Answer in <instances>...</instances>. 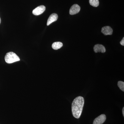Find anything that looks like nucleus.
<instances>
[{"label": "nucleus", "mask_w": 124, "mask_h": 124, "mask_svg": "<svg viewBox=\"0 0 124 124\" xmlns=\"http://www.w3.org/2000/svg\"><path fill=\"white\" fill-rule=\"evenodd\" d=\"M101 32L105 35H112L113 30L110 26H105L102 28Z\"/></svg>", "instance_id": "obj_7"}, {"label": "nucleus", "mask_w": 124, "mask_h": 124, "mask_svg": "<svg viewBox=\"0 0 124 124\" xmlns=\"http://www.w3.org/2000/svg\"><path fill=\"white\" fill-rule=\"evenodd\" d=\"M58 18V16L56 14H52L50 16L48 20H47V25L49 26L52 23L55 22L57 20Z\"/></svg>", "instance_id": "obj_8"}, {"label": "nucleus", "mask_w": 124, "mask_h": 124, "mask_svg": "<svg viewBox=\"0 0 124 124\" xmlns=\"http://www.w3.org/2000/svg\"><path fill=\"white\" fill-rule=\"evenodd\" d=\"M89 3L93 7H97L99 5V0H89Z\"/></svg>", "instance_id": "obj_10"}, {"label": "nucleus", "mask_w": 124, "mask_h": 124, "mask_svg": "<svg viewBox=\"0 0 124 124\" xmlns=\"http://www.w3.org/2000/svg\"><path fill=\"white\" fill-rule=\"evenodd\" d=\"M106 119V116L104 114H102L94 120L93 124H102Z\"/></svg>", "instance_id": "obj_4"}, {"label": "nucleus", "mask_w": 124, "mask_h": 124, "mask_svg": "<svg viewBox=\"0 0 124 124\" xmlns=\"http://www.w3.org/2000/svg\"><path fill=\"white\" fill-rule=\"evenodd\" d=\"M122 113H123V116H124V108H123L122 109Z\"/></svg>", "instance_id": "obj_13"}, {"label": "nucleus", "mask_w": 124, "mask_h": 124, "mask_svg": "<svg viewBox=\"0 0 124 124\" xmlns=\"http://www.w3.org/2000/svg\"><path fill=\"white\" fill-rule=\"evenodd\" d=\"M84 99L83 97L79 96L76 98L72 102V112L73 116L79 119L81 115L84 104Z\"/></svg>", "instance_id": "obj_1"}, {"label": "nucleus", "mask_w": 124, "mask_h": 124, "mask_svg": "<svg viewBox=\"0 0 124 124\" xmlns=\"http://www.w3.org/2000/svg\"><path fill=\"white\" fill-rule=\"evenodd\" d=\"M5 59L6 62L9 64L18 62L20 60L19 57L13 52H8L6 54L5 56Z\"/></svg>", "instance_id": "obj_2"}, {"label": "nucleus", "mask_w": 124, "mask_h": 124, "mask_svg": "<svg viewBox=\"0 0 124 124\" xmlns=\"http://www.w3.org/2000/svg\"><path fill=\"white\" fill-rule=\"evenodd\" d=\"M94 50L95 53H104L106 51V48L104 46L102 45L97 44L94 46Z\"/></svg>", "instance_id": "obj_6"}, {"label": "nucleus", "mask_w": 124, "mask_h": 124, "mask_svg": "<svg viewBox=\"0 0 124 124\" xmlns=\"http://www.w3.org/2000/svg\"><path fill=\"white\" fill-rule=\"evenodd\" d=\"M63 46V44L60 42H54L52 44V48L54 50H58L62 48Z\"/></svg>", "instance_id": "obj_9"}, {"label": "nucleus", "mask_w": 124, "mask_h": 124, "mask_svg": "<svg viewBox=\"0 0 124 124\" xmlns=\"http://www.w3.org/2000/svg\"><path fill=\"white\" fill-rule=\"evenodd\" d=\"M118 87L119 88L123 91H124V82L122 81H118V84H117Z\"/></svg>", "instance_id": "obj_11"}, {"label": "nucleus", "mask_w": 124, "mask_h": 124, "mask_svg": "<svg viewBox=\"0 0 124 124\" xmlns=\"http://www.w3.org/2000/svg\"><path fill=\"white\" fill-rule=\"evenodd\" d=\"M120 44H121V45L123 46H124V38H123V39H122V40H121V41L120 42Z\"/></svg>", "instance_id": "obj_12"}, {"label": "nucleus", "mask_w": 124, "mask_h": 124, "mask_svg": "<svg viewBox=\"0 0 124 124\" xmlns=\"http://www.w3.org/2000/svg\"><path fill=\"white\" fill-rule=\"evenodd\" d=\"M80 10V7L77 4H74L71 7L69 11V13L71 15L78 13Z\"/></svg>", "instance_id": "obj_5"}, {"label": "nucleus", "mask_w": 124, "mask_h": 124, "mask_svg": "<svg viewBox=\"0 0 124 124\" xmlns=\"http://www.w3.org/2000/svg\"><path fill=\"white\" fill-rule=\"evenodd\" d=\"M45 10L46 7L44 6L41 5L34 9L32 11V14L36 16L40 15L43 13Z\"/></svg>", "instance_id": "obj_3"}, {"label": "nucleus", "mask_w": 124, "mask_h": 124, "mask_svg": "<svg viewBox=\"0 0 124 124\" xmlns=\"http://www.w3.org/2000/svg\"><path fill=\"white\" fill-rule=\"evenodd\" d=\"M0 23H1V19H0Z\"/></svg>", "instance_id": "obj_14"}]
</instances>
